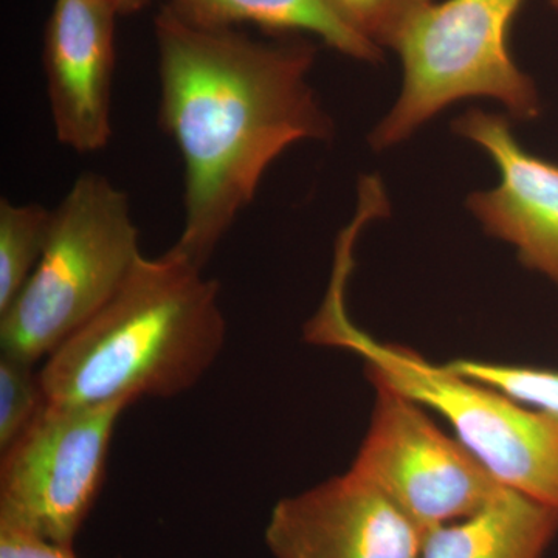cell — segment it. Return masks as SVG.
Instances as JSON below:
<instances>
[{"label":"cell","mask_w":558,"mask_h":558,"mask_svg":"<svg viewBox=\"0 0 558 558\" xmlns=\"http://www.w3.org/2000/svg\"><path fill=\"white\" fill-rule=\"evenodd\" d=\"M154 36L160 126L185 165V223L172 250L204 269L270 165L296 143L329 140L333 123L307 80L317 49L301 35L253 39L161 7Z\"/></svg>","instance_id":"obj_1"},{"label":"cell","mask_w":558,"mask_h":558,"mask_svg":"<svg viewBox=\"0 0 558 558\" xmlns=\"http://www.w3.org/2000/svg\"><path fill=\"white\" fill-rule=\"evenodd\" d=\"M219 290L172 248L142 256L112 300L47 357V402L132 403L189 391L226 343Z\"/></svg>","instance_id":"obj_2"},{"label":"cell","mask_w":558,"mask_h":558,"mask_svg":"<svg viewBox=\"0 0 558 558\" xmlns=\"http://www.w3.org/2000/svg\"><path fill=\"white\" fill-rule=\"evenodd\" d=\"M307 336L365 360L369 379L416 400L442 417L502 487L558 513V417L470 380L418 352L384 343L352 325L343 282H332Z\"/></svg>","instance_id":"obj_3"},{"label":"cell","mask_w":558,"mask_h":558,"mask_svg":"<svg viewBox=\"0 0 558 558\" xmlns=\"http://www.w3.org/2000/svg\"><path fill=\"white\" fill-rule=\"evenodd\" d=\"M142 258L130 197L97 172L81 174L53 209L27 284L0 314L2 354L35 365L112 300Z\"/></svg>","instance_id":"obj_4"},{"label":"cell","mask_w":558,"mask_h":558,"mask_svg":"<svg viewBox=\"0 0 558 558\" xmlns=\"http://www.w3.org/2000/svg\"><path fill=\"white\" fill-rule=\"evenodd\" d=\"M523 2H429L396 47L402 90L371 132V146L381 150L399 145L440 110L468 98L498 101L515 120L537 119V87L513 61L509 47L510 27Z\"/></svg>","instance_id":"obj_5"},{"label":"cell","mask_w":558,"mask_h":558,"mask_svg":"<svg viewBox=\"0 0 558 558\" xmlns=\"http://www.w3.org/2000/svg\"><path fill=\"white\" fill-rule=\"evenodd\" d=\"M131 403L47 402L0 465V523L73 548L102 481L117 421Z\"/></svg>","instance_id":"obj_6"},{"label":"cell","mask_w":558,"mask_h":558,"mask_svg":"<svg viewBox=\"0 0 558 558\" xmlns=\"http://www.w3.org/2000/svg\"><path fill=\"white\" fill-rule=\"evenodd\" d=\"M369 380L376 400L351 470L391 499L424 537L472 515L506 488L457 436L435 424L424 405Z\"/></svg>","instance_id":"obj_7"},{"label":"cell","mask_w":558,"mask_h":558,"mask_svg":"<svg viewBox=\"0 0 558 558\" xmlns=\"http://www.w3.org/2000/svg\"><path fill=\"white\" fill-rule=\"evenodd\" d=\"M264 537L274 558H421L424 545V532L351 469L279 499Z\"/></svg>","instance_id":"obj_8"},{"label":"cell","mask_w":558,"mask_h":558,"mask_svg":"<svg viewBox=\"0 0 558 558\" xmlns=\"http://www.w3.org/2000/svg\"><path fill=\"white\" fill-rule=\"evenodd\" d=\"M112 0H54L43 40V68L57 138L80 154L108 148L116 72Z\"/></svg>","instance_id":"obj_9"},{"label":"cell","mask_w":558,"mask_h":558,"mask_svg":"<svg viewBox=\"0 0 558 558\" xmlns=\"http://www.w3.org/2000/svg\"><path fill=\"white\" fill-rule=\"evenodd\" d=\"M453 130L495 161L499 183L468 197V208L490 236L517 250L520 263L558 288V163L529 153L499 113L472 109Z\"/></svg>","instance_id":"obj_10"},{"label":"cell","mask_w":558,"mask_h":558,"mask_svg":"<svg viewBox=\"0 0 558 558\" xmlns=\"http://www.w3.org/2000/svg\"><path fill=\"white\" fill-rule=\"evenodd\" d=\"M558 513L510 488L465 519L425 534L421 558H543Z\"/></svg>","instance_id":"obj_11"},{"label":"cell","mask_w":558,"mask_h":558,"mask_svg":"<svg viewBox=\"0 0 558 558\" xmlns=\"http://www.w3.org/2000/svg\"><path fill=\"white\" fill-rule=\"evenodd\" d=\"M180 20L204 28L256 25L281 36H318L330 49L363 62H379L384 50L349 28L325 0H163Z\"/></svg>","instance_id":"obj_12"},{"label":"cell","mask_w":558,"mask_h":558,"mask_svg":"<svg viewBox=\"0 0 558 558\" xmlns=\"http://www.w3.org/2000/svg\"><path fill=\"white\" fill-rule=\"evenodd\" d=\"M53 211L0 201V314L27 284L49 240Z\"/></svg>","instance_id":"obj_13"},{"label":"cell","mask_w":558,"mask_h":558,"mask_svg":"<svg viewBox=\"0 0 558 558\" xmlns=\"http://www.w3.org/2000/svg\"><path fill=\"white\" fill-rule=\"evenodd\" d=\"M447 366L470 380L558 417V369L473 359L451 360Z\"/></svg>","instance_id":"obj_14"},{"label":"cell","mask_w":558,"mask_h":558,"mask_svg":"<svg viewBox=\"0 0 558 558\" xmlns=\"http://www.w3.org/2000/svg\"><path fill=\"white\" fill-rule=\"evenodd\" d=\"M352 31L384 49H395L414 17L433 0H325Z\"/></svg>","instance_id":"obj_15"},{"label":"cell","mask_w":558,"mask_h":558,"mask_svg":"<svg viewBox=\"0 0 558 558\" xmlns=\"http://www.w3.org/2000/svg\"><path fill=\"white\" fill-rule=\"evenodd\" d=\"M47 403L40 373L25 360L0 357V449L5 450Z\"/></svg>","instance_id":"obj_16"},{"label":"cell","mask_w":558,"mask_h":558,"mask_svg":"<svg viewBox=\"0 0 558 558\" xmlns=\"http://www.w3.org/2000/svg\"><path fill=\"white\" fill-rule=\"evenodd\" d=\"M0 558H76L73 548L0 523Z\"/></svg>","instance_id":"obj_17"},{"label":"cell","mask_w":558,"mask_h":558,"mask_svg":"<svg viewBox=\"0 0 558 558\" xmlns=\"http://www.w3.org/2000/svg\"><path fill=\"white\" fill-rule=\"evenodd\" d=\"M150 0H112L113 7H116L120 16H131V14L138 13V11L145 10Z\"/></svg>","instance_id":"obj_18"},{"label":"cell","mask_w":558,"mask_h":558,"mask_svg":"<svg viewBox=\"0 0 558 558\" xmlns=\"http://www.w3.org/2000/svg\"><path fill=\"white\" fill-rule=\"evenodd\" d=\"M550 3L558 10V0H550Z\"/></svg>","instance_id":"obj_19"}]
</instances>
